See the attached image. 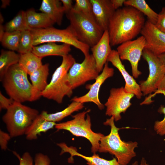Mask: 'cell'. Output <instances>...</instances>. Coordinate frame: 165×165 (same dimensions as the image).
<instances>
[{"label":"cell","instance_id":"cell-1","mask_svg":"<svg viewBox=\"0 0 165 165\" xmlns=\"http://www.w3.org/2000/svg\"><path fill=\"white\" fill-rule=\"evenodd\" d=\"M145 22L144 15L132 7L115 10L108 30L111 46L132 40L141 34Z\"/></svg>","mask_w":165,"mask_h":165},{"label":"cell","instance_id":"cell-2","mask_svg":"<svg viewBox=\"0 0 165 165\" xmlns=\"http://www.w3.org/2000/svg\"><path fill=\"white\" fill-rule=\"evenodd\" d=\"M27 75L18 63L9 68L1 80L6 93L14 101H33L42 96V92L30 82Z\"/></svg>","mask_w":165,"mask_h":165},{"label":"cell","instance_id":"cell-3","mask_svg":"<svg viewBox=\"0 0 165 165\" xmlns=\"http://www.w3.org/2000/svg\"><path fill=\"white\" fill-rule=\"evenodd\" d=\"M114 121L113 118L111 117L104 123V125L110 127L111 131L108 135L101 138L98 151L114 155L120 164L127 165L135 156L134 150L138 147V143L136 141H123L118 133L121 129L115 126Z\"/></svg>","mask_w":165,"mask_h":165},{"label":"cell","instance_id":"cell-4","mask_svg":"<svg viewBox=\"0 0 165 165\" xmlns=\"http://www.w3.org/2000/svg\"><path fill=\"white\" fill-rule=\"evenodd\" d=\"M75 62L71 54L62 57L61 64L55 71L50 82L41 92L42 96L59 104L62 103L64 96L70 97L72 96L73 90L68 81V74Z\"/></svg>","mask_w":165,"mask_h":165},{"label":"cell","instance_id":"cell-5","mask_svg":"<svg viewBox=\"0 0 165 165\" xmlns=\"http://www.w3.org/2000/svg\"><path fill=\"white\" fill-rule=\"evenodd\" d=\"M36 109L14 101L2 118L11 138L25 134L33 122L39 115Z\"/></svg>","mask_w":165,"mask_h":165},{"label":"cell","instance_id":"cell-6","mask_svg":"<svg viewBox=\"0 0 165 165\" xmlns=\"http://www.w3.org/2000/svg\"><path fill=\"white\" fill-rule=\"evenodd\" d=\"M30 30L33 38L34 46L48 42H60L73 46L79 49L82 52L85 57L90 54V47L78 39L70 25L63 29L51 27Z\"/></svg>","mask_w":165,"mask_h":165},{"label":"cell","instance_id":"cell-7","mask_svg":"<svg viewBox=\"0 0 165 165\" xmlns=\"http://www.w3.org/2000/svg\"><path fill=\"white\" fill-rule=\"evenodd\" d=\"M66 16L78 39L90 47L95 45L102 37L104 31L94 19L73 9Z\"/></svg>","mask_w":165,"mask_h":165},{"label":"cell","instance_id":"cell-8","mask_svg":"<svg viewBox=\"0 0 165 165\" xmlns=\"http://www.w3.org/2000/svg\"><path fill=\"white\" fill-rule=\"evenodd\" d=\"M90 111L88 109L72 116L73 119L66 122L56 123L55 127L57 130H68L77 137H84L87 139L91 144V152L95 153L99 148L101 138L104 135L100 133H96L91 129L90 116L87 114Z\"/></svg>","mask_w":165,"mask_h":165},{"label":"cell","instance_id":"cell-9","mask_svg":"<svg viewBox=\"0 0 165 165\" xmlns=\"http://www.w3.org/2000/svg\"><path fill=\"white\" fill-rule=\"evenodd\" d=\"M142 57L147 62L149 73L147 79L140 82V86L143 95L155 92L165 74V67L156 55L145 49Z\"/></svg>","mask_w":165,"mask_h":165},{"label":"cell","instance_id":"cell-10","mask_svg":"<svg viewBox=\"0 0 165 165\" xmlns=\"http://www.w3.org/2000/svg\"><path fill=\"white\" fill-rule=\"evenodd\" d=\"M99 74L94 59L90 54L81 63H74L68 72V80L73 90L89 81L95 79Z\"/></svg>","mask_w":165,"mask_h":165},{"label":"cell","instance_id":"cell-11","mask_svg":"<svg viewBox=\"0 0 165 165\" xmlns=\"http://www.w3.org/2000/svg\"><path fill=\"white\" fill-rule=\"evenodd\" d=\"M145 40L141 35L137 39L119 45L116 51L120 59L127 60L130 64L133 77L138 78L141 74L138 69V63L145 46Z\"/></svg>","mask_w":165,"mask_h":165},{"label":"cell","instance_id":"cell-12","mask_svg":"<svg viewBox=\"0 0 165 165\" xmlns=\"http://www.w3.org/2000/svg\"><path fill=\"white\" fill-rule=\"evenodd\" d=\"M134 96L127 92L123 87L112 88L104 105L106 108V115L112 117L116 122L121 119V114L125 113L131 105L130 100Z\"/></svg>","mask_w":165,"mask_h":165},{"label":"cell","instance_id":"cell-13","mask_svg":"<svg viewBox=\"0 0 165 165\" xmlns=\"http://www.w3.org/2000/svg\"><path fill=\"white\" fill-rule=\"evenodd\" d=\"M114 74V69L109 67L107 62L105 64L101 73L95 79V82L92 84L86 86V89H89L88 92L82 96L75 97L71 101L83 104L86 102H93L97 106L99 109H103L105 105L101 103L98 97L100 89L105 81L108 78L112 76Z\"/></svg>","mask_w":165,"mask_h":165},{"label":"cell","instance_id":"cell-14","mask_svg":"<svg viewBox=\"0 0 165 165\" xmlns=\"http://www.w3.org/2000/svg\"><path fill=\"white\" fill-rule=\"evenodd\" d=\"M141 34L145 40V49L157 56L165 53V33L155 25L147 20Z\"/></svg>","mask_w":165,"mask_h":165},{"label":"cell","instance_id":"cell-15","mask_svg":"<svg viewBox=\"0 0 165 165\" xmlns=\"http://www.w3.org/2000/svg\"><path fill=\"white\" fill-rule=\"evenodd\" d=\"M95 21L104 32L108 30L115 10L110 0H90Z\"/></svg>","mask_w":165,"mask_h":165},{"label":"cell","instance_id":"cell-16","mask_svg":"<svg viewBox=\"0 0 165 165\" xmlns=\"http://www.w3.org/2000/svg\"><path fill=\"white\" fill-rule=\"evenodd\" d=\"M121 60L117 51L112 50L108 57L107 61L110 62L121 73L125 81L124 88L125 90L133 94L138 99H140L143 94L141 91L140 85L134 77L127 71Z\"/></svg>","mask_w":165,"mask_h":165},{"label":"cell","instance_id":"cell-17","mask_svg":"<svg viewBox=\"0 0 165 165\" xmlns=\"http://www.w3.org/2000/svg\"><path fill=\"white\" fill-rule=\"evenodd\" d=\"M108 30L103 34L97 43L91 48L92 55L95 61L97 69L99 73L102 71L112 50Z\"/></svg>","mask_w":165,"mask_h":165},{"label":"cell","instance_id":"cell-18","mask_svg":"<svg viewBox=\"0 0 165 165\" xmlns=\"http://www.w3.org/2000/svg\"><path fill=\"white\" fill-rule=\"evenodd\" d=\"M71 46L63 43L57 44L55 42H48L43 45L34 46L32 52L38 56L43 57L50 56L63 57L69 54L71 51Z\"/></svg>","mask_w":165,"mask_h":165},{"label":"cell","instance_id":"cell-19","mask_svg":"<svg viewBox=\"0 0 165 165\" xmlns=\"http://www.w3.org/2000/svg\"><path fill=\"white\" fill-rule=\"evenodd\" d=\"M39 10L47 14L55 24H61L64 12L60 0H43Z\"/></svg>","mask_w":165,"mask_h":165},{"label":"cell","instance_id":"cell-20","mask_svg":"<svg viewBox=\"0 0 165 165\" xmlns=\"http://www.w3.org/2000/svg\"><path fill=\"white\" fill-rule=\"evenodd\" d=\"M27 24L30 30L46 28L55 24L48 16L43 13H37L32 9L25 11Z\"/></svg>","mask_w":165,"mask_h":165},{"label":"cell","instance_id":"cell-21","mask_svg":"<svg viewBox=\"0 0 165 165\" xmlns=\"http://www.w3.org/2000/svg\"><path fill=\"white\" fill-rule=\"evenodd\" d=\"M56 124L55 122L45 119L39 114L26 132V138L29 140L36 139L38 135L53 128Z\"/></svg>","mask_w":165,"mask_h":165},{"label":"cell","instance_id":"cell-22","mask_svg":"<svg viewBox=\"0 0 165 165\" xmlns=\"http://www.w3.org/2000/svg\"><path fill=\"white\" fill-rule=\"evenodd\" d=\"M63 152L64 153L68 152L71 155L70 157L68 159L71 162L73 161V157L74 156H78L85 160L88 165H122L118 162L115 158L111 160H107L101 158L95 153L91 156H86L78 153L77 152L76 148L72 146L65 145L63 148Z\"/></svg>","mask_w":165,"mask_h":165},{"label":"cell","instance_id":"cell-23","mask_svg":"<svg viewBox=\"0 0 165 165\" xmlns=\"http://www.w3.org/2000/svg\"><path fill=\"white\" fill-rule=\"evenodd\" d=\"M84 107L83 103L72 101L68 107L62 111L53 113H48L46 111H43L40 114L45 119L56 123L61 120L73 112L82 109Z\"/></svg>","mask_w":165,"mask_h":165},{"label":"cell","instance_id":"cell-24","mask_svg":"<svg viewBox=\"0 0 165 165\" xmlns=\"http://www.w3.org/2000/svg\"><path fill=\"white\" fill-rule=\"evenodd\" d=\"M18 64L29 75L40 67L42 65V58L32 52L20 54Z\"/></svg>","mask_w":165,"mask_h":165},{"label":"cell","instance_id":"cell-25","mask_svg":"<svg viewBox=\"0 0 165 165\" xmlns=\"http://www.w3.org/2000/svg\"><path fill=\"white\" fill-rule=\"evenodd\" d=\"M49 74V64H42L29 75L32 84L38 90L42 92L48 85L47 80Z\"/></svg>","mask_w":165,"mask_h":165},{"label":"cell","instance_id":"cell-26","mask_svg":"<svg viewBox=\"0 0 165 165\" xmlns=\"http://www.w3.org/2000/svg\"><path fill=\"white\" fill-rule=\"evenodd\" d=\"M124 5L125 6L132 7L146 15L148 20L155 25L158 18V14L151 9L144 0H125Z\"/></svg>","mask_w":165,"mask_h":165},{"label":"cell","instance_id":"cell-27","mask_svg":"<svg viewBox=\"0 0 165 165\" xmlns=\"http://www.w3.org/2000/svg\"><path fill=\"white\" fill-rule=\"evenodd\" d=\"M20 54L12 50H2L0 55V79L1 81L9 68L18 63Z\"/></svg>","mask_w":165,"mask_h":165},{"label":"cell","instance_id":"cell-28","mask_svg":"<svg viewBox=\"0 0 165 165\" xmlns=\"http://www.w3.org/2000/svg\"><path fill=\"white\" fill-rule=\"evenodd\" d=\"M5 31L12 32L30 30L26 23L25 11H21L12 20L4 26Z\"/></svg>","mask_w":165,"mask_h":165},{"label":"cell","instance_id":"cell-29","mask_svg":"<svg viewBox=\"0 0 165 165\" xmlns=\"http://www.w3.org/2000/svg\"><path fill=\"white\" fill-rule=\"evenodd\" d=\"M20 35V31H5L0 38L2 45L10 50L17 51Z\"/></svg>","mask_w":165,"mask_h":165},{"label":"cell","instance_id":"cell-30","mask_svg":"<svg viewBox=\"0 0 165 165\" xmlns=\"http://www.w3.org/2000/svg\"><path fill=\"white\" fill-rule=\"evenodd\" d=\"M33 46V38L30 30H26L21 32L17 52L20 54L32 52Z\"/></svg>","mask_w":165,"mask_h":165},{"label":"cell","instance_id":"cell-31","mask_svg":"<svg viewBox=\"0 0 165 165\" xmlns=\"http://www.w3.org/2000/svg\"><path fill=\"white\" fill-rule=\"evenodd\" d=\"M75 2L73 8L74 9L94 19L90 0H75Z\"/></svg>","mask_w":165,"mask_h":165},{"label":"cell","instance_id":"cell-32","mask_svg":"<svg viewBox=\"0 0 165 165\" xmlns=\"http://www.w3.org/2000/svg\"><path fill=\"white\" fill-rule=\"evenodd\" d=\"M163 94L165 97V92L160 90H156L154 94L150 95L148 98L150 100L152 97L154 96L156 94ZM158 112L160 114L164 115V117L161 121H156L154 124V129L156 133L160 136H165V106L163 105L159 108Z\"/></svg>","mask_w":165,"mask_h":165},{"label":"cell","instance_id":"cell-33","mask_svg":"<svg viewBox=\"0 0 165 165\" xmlns=\"http://www.w3.org/2000/svg\"><path fill=\"white\" fill-rule=\"evenodd\" d=\"M13 153L19 160V165H33V160L28 152H25L21 157L15 151H13Z\"/></svg>","mask_w":165,"mask_h":165},{"label":"cell","instance_id":"cell-34","mask_svg":"<svg viewBox=\"0 0 165 165\" xmlns=\"http://www.w3.org/2000/svg\"><path fill=\"white\" fill-rule=\"evenodd\" d=\"M158 14L157 20L155 25L159 30L165 33V7H163Z\"/></svg>","mask_w":165,"mask_h":165},{"label":"cell","instance_id":"cell-35","mask_svg":"<svg viewBox=\"0 0 165 165\" xmlns=\"http://www.w3.org/2000/svg\"><path fill=\"white\" fill-rule=\"evenodd\" d=\"M35 165H50V160L48 156L41 153L36 154Z\"/></svg>","mask_w":165,"mask_h":165},{"label":"cell","instance_id":"cell-36","mask_svg":"<svg viewBox=\"0 0 165 165\" xmlns=\"http://www.w3.org/2000/svg\"><path fill=\"white\" fill-rule=\"evenodd\" d=\"M11 138L9 134L0 130V145L2 150H6L7 148L8 142Z\"/></svg>","mask_w":165,"mask_h":165},{"label":"cell","instance_id":"cell-37","mask_svg":"<svg viewBox=\"0 0 165 165\" xmlns=\"http://www.w3.org/2000/svg\"><path fill=\"white\" fill-rule=\"evenodd\" d=\"M14 101L12 98H8L0 92V109L7 110L13 104Z\"/></svg>","mask_w":165,"mask_h":165},{"label":"cell","instance_id":"cell-38","mask_svg":"<svg viewBox=\"0 0 165 165\" xmlns=\"http://www.w3.org/2000/svg\"><path fill=\"white\" fill-rule=\"evenodd\" d=\"M64 8V13L67 15L73 8V1L72 0H60Z\"/></svg>","mask_w":165,"mask_h":165},{"label":"cell","instance_id":"cell-39","mask_svg":"<svg viewBox=\"0 0 165 165\" xmlns=\"http://www.w3.org/2000/svg\"><path fill=\"white\" fill-rule=\"evenodd\" d=\"M112 5L115 10L122 7L125 0H110Z\"/></svg>","mask_w":165,"mask_h":165},{"label":"cell","instance_id":"cell-40","mask_svg":"<svg viewBox=\"0 0 165 165\" xmlns=\"http://www.w3.org/2000/svg\"><path fill=\"white\" fill-rule=\"evenodd\" d=\"M157 90L162 91L165 92V74Z\"/></svg>","mask_w":165,"mask_h":165},{"label":"cell","instance_id":"cell-41","mask_svg":"<svg viewBox=\"0 0 165 165\" xmlns=\"http://www.w3.org/2000/svg\"><path fill=\"white\" fill-rule=\"evenodd\" d=\"M132 165H149V164L147 163V161L145 158L143 157L141 160L140 164L139 165L138 161H136L133 163Z\"/></svg>","mask_w":165,"mask_h":165},{"label":"cell","instance_id":"cell-42","mask_svg":"<svg viewBox=\"0 0 165 165\" xmlns=\"http://www.w3.org/2000/svg\"><path fill=\"white\" fill-rule=\"evenodd\" d=\"M158 56L165 67V53L158 55Z\"/></svg>","mask_w":165,"mask_h":165}]
</instances>
